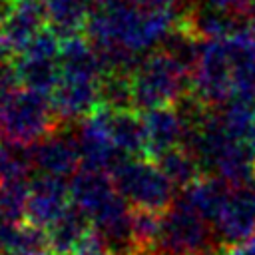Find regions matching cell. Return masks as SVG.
<instances>
[{
	"label": "cell",
	"mask_w": 255,
	"mask_h": 255,
	"mask_svg": "<svg viewBox=\"0 0 255 255\" xmlns=\"http://www.w3.org/2000/svg\"><path fill=\"white\" fill-rule=\"evenodd\" d=\"M219 245L213 225L181 195L161 213L155 255H201Z\"/></svg>",
	"instance_id": "cell-5"
},
{
	"label": "cell",
	"mask_w": 255,
	"mask_h": 255,
	"mask_svg": "<svg viewBox=\"0 0 255 255\" xmlns=\"http://www.w3.org/2000/svg\"><path fill=\"white\" fill-rule=\"evenodd\" d=\"M211 225L217 241L223 245L249 241L255 235V183L231 185V191Z\"/></svg>",
	"instance_id": "cell-8"
},
{
	"label": "cell",
	"mask_w": 255,
	"mask_h": 255,
	"mask_svg": "<svg viewBox=\"0 0 255 255\" xmlns=\"http://www.w3.org/2000/svg\"><path fill=\"white\" fill-rule=\"evenodd\" d=\"M143 8H181V0H131Z\"/></svg>",
	"instance_id": "cell-23"
},
{
	"label": "cell",
	"mask_w": 255,
	"mask_h": 255,
	"mask_svg": "<svg viewBox=\"0 0 255 255\" xmlns=\"http://www.w3.org/2000/svg\"><path fill=\"white\" fill-rule=\"evenodd\" d=\"M60 50H62V36L52 26L36 34L18 52V58L14 62L20 84L24 88L50 96L62 78Z\"/></svg>",
	"instance_id": "cell-7"
},
{
	"label": "cell",
	"mask_w": 255,
	"mask_h": 255,
	"mask_svg": "<svg viewBox=\"0 0 255 255\" xmlns=\"http://www.w3.org/2000/svg\"><path fill=\"white\" fill-rule=\"evenodd\" d=\"M92 229L90 217L78 207L70 205L66 213L52 225L48 227V235L52 241V249L56 255H70L72 249L82 241V237Z\"/></svg>",
	"instance_id": "cell-19"
},
{
	"label": "cell",
	"mask_w": 255,
	"mask_h": 255,
	"mask_svg": "<svg viewBox=\"0 0 255 255\" xmlns=\"http://www.w3.org/2000/svg\"><path fill=\"white\" fill-rule=\"evenodd\" d=\"M181 24L199 40H221L233 36L245 26V14L229 12L199 0L183 8Z\"/></svg>",
	"instance_id": "cell-13"
},
{
	"label": "cell",
	"mask_w": 255,
	"mask_h": 255,
	"mask_svg": "<svg viewBox=\"0 0 255 255\" xmlns=\"http://www.w3.org/2000/svg\"><path fill=\"white\" fill-rule=\"evenodd\" d=\"M249 243H251V245H253V247H255V235H253V237H251V239H249Z\"/></svg>",
	"instance_id": "cell-27"
},
{
	"label": "cell",
	"mask_w": 255,
	"mask_h": 255,
	"mask_svg": "<svg viewBox=\"0 0 255 255\" xmlns=\"http://www.w3.org/2000/svg\"><path fill=\"white\" fill-rule=\"evenodd\" d=\"M191 94V72L165 50H153L131 72L133 108L147 112L177 106Z\"/></svg>",
	"instance_id": "cell-2"
},
{
	"label": "cell",
	"mask_w": 255,
	"mask_h": 255,
	"mask_svg": "<svg viewBox=\"0 0 255 255\" xmlns=\"http://www.w3.org/2000/svg\"><path fill=\"white\" fill-rule=\"evenodd\" d=\"M191 96L207 108H219L233 98V58L227 38L201 40L191 70Z\"/></svg>",
	"instance_id": "cell-6"
},
{
	"label": "cell",
	"mask_w": 255,
	"mask_h": 255,
	"mask_svg": "<svg viewBox=\"0 0 255 255\" xmlns=\"http://www.w3.org/2000/svg\"><path fill=\"white\" fill-rule=\"evenodd\" d=\"M118 191L131 207L163 213L175 199V185L147 155L124 157L110 171Z\"/></svg>",
	"instance_id": "cell-4"
},
{
	"label": "cell",
	"mask_w": 255,
	"mask_h": 255,
	"mask_svg": "<svg viewBox=\"0 0 255 255\" xmlns=\"http://www.w3.org/2000/svg\"><path fill=\"white\" fill-rule=\"evenodd\" d=\"M12 54H14V50H12V46L8 44L6 36H4L2 30H0V62H8Z\"/></svg>",
	"instance_id": "cell-25"
},
{
	"label": "cell",
	"mask_w": 255,
	"mask_h": 255,
	"mask_svg": "<svg viewBox=\"0 0 255 255\" xmlns=\"http://www.w3.org/2000/svg\"><path fill=\"white\" fill-rule=\"evenodd\" d=\"M104 255H114V253H112V251H108V253H104Z\"/></svg>",
	"instance_id": "cell-29"
},
{
	"label": "cell",
	"mask_w": 255,
	"mask_h": 255,
	"mask_svg": "<svg viewBox=\"0 0 255 255\" xmlns=\"http://www.w3.org/2000/svg\"><path fill=\"white\" fill-rule=\"evenodd\" d=\"M32 161L38 173L68 177L76 173L82 157H80L78 141L72 135L62 133L58 129L46 135L44 139L32 143Z\"/></svg>",
	"instance_id": "cell-12"
},
{
	"label": "cell",
	"mask_w": 255,
	"mask_h": 255,
	"mask_svg": "<svg viewBox=\"0 0 255 255\" xmlns=\"http://www.w3.org/2000/svg\"><path fill=\"white\" fill-rule=\"evenodd\" d=\"M14 4H16V0H0V24L8 18V14L12 12Z\"/></svg>",
	"instance_id": "cell-26"
},
{
	"label": "cell",
	"mask_w": 255,
	"mask_h": 255,
	"mask_svg": "<svg viewBox=\"0 0 255 255\" xmlns=\"http://www.w3.org/2000/svg\"><path fill=\"white\" fill-rule=\"evenodd\" d=\"M155 161H157V165L161 167V171L169 177V181L177 189L187 187L199 175H203V167H201L199 159L185 145H177L173 149L163 151L161 155L155 157Z\"/></svg>",
	"instance_id": "cell-20"
},
{
	"label": "cell",
	"mask_w": 255,
	"mask_h": 255,
	"mask_svg": "<svg viewBox=\"0 0 255 255\" xmlns=\"http://www.w3.org/2000/svg\"><path fill=\"white\" fill-rule=\"evenodd\" d=\"M76 141H78L82 165L90 169H100L110 173L120 159L128 157L116 147V143L110 137L106 126V108L102 104L84 120H80Z\"/></svg>",
	"instance_id": "cell-9"
},
{
	"label": "cell",
	"mask_w": 255,
	"mask_h": 255,
	"mask_svg": "<svg viewBox=\"0 0 255 255\" xmlns=\"http://www.w3.org/2000/svg\"><path fill=\"white\" fill-rule=\"evenodd\" d=\"M229 191H231V185L227 181H223L217 175H211V173L205 175L203 173L193 183H189L187 187H183L179 195L193 209H197L203 217H207L209 221H213L215 215L219 213L221 205L225 203Z\"/></svg>",
	"instance_id": "cell-18"
},
{
	"label": "cell",
	"mask_w": 255,
	"mask_h": 255,
	"mask_svg": "<svg viewBox=\"0 0 255 255\" xmlns=\"http://www.w3.org/2000/svg\"><path fill=\"white\" fill-rule=\"evenodd\" d=\"M219 255H255V247L249 241H245L237 245H227Z\"/></svg>",
	"instance_id": "cell-24"
},
{
	"label": "cell",
	"mask_w": 255,
	"mask_h": 255,
	"mask_svg": "<svg viewBox=\"0 0 255 255\" xmlns=\"http://www.w3.org/2000/svg\"><path fill=\"white\" fill-rule=\"evenodd\" d=\"M60 126L50 96L42 92L20 86L0 100V139L32 145Z\"/></svg>",
	"instance_id": "cell-3"
},
{
	"label": "cell",
	"mask_w": 255,
	"mask_h": 255,
	"mask_svg": "<svg viewBox=\"0 0 255 255\" xmlns=\"http://www.w3.org/2000/svg\"><path fill=\"white\" fill-rule=\"evenodd\" d=\"M106 108V126L116 147L129 157L147 155V129L143 112L135 108Z\"/></svg>",
	"instance_id": "cell-15"
},
{
	"label": "cell",
	"mask_w": 255,
	"mask_h": 255,
	"mask_svg": "<svg viewBox=\"0 0 255 255\" xmlns=\"http://www.w3.org/2000/svg\"><path fill=\"white\" fill-rule=\"evenodd\" d=\"M70 193L72 203L78 205L88 217H92L118 193V187L108 171L82 167L72 175Z\"/></svg>",
	"instance_id": "cell-17"
},
{
	"label": "cell",
	"mask_w": 255,
	"mask_h": 255,
	"mask_svg": "<svg viewBox=\"0 0 255 255\" xmlns=\"http://www.w3.org/2000/svg\"><path fill=\"white\" fill-rule=\"evenodd\" d=\"M100 82L102 80L68 78V76L60 78L56 90L50 94L60 124L84 120L100 106Z\"/></svg>",
	"instance_id": "cell-11"
},
{
	"label": "cell",
	"mask_w": 255,
	"mask_h": 255,
	"mask_svg": "<svg viewBox=\"0 0 255 255\" xmlns=\"http://www.w3.org/2000/svg\"><path fill=\"white\" fill-rule=\"evenodd\" d=\"M147 129V157L155 159L167 149L183 145L187 133V120L179 106H163L143 112Z\"/></svg>",
	"instance_id": "cell-14"
},
{
	"label": "cell",
	"mask_w": 255,
	"mask_h": 255,
	"mask_svg": "<svg viewBox=\"0 0 255 255\" xmlns=\"http://www.w3.org/2000/svg\"><path fill=\"white\" fill-rule=\"evenodd\" d=\"M50 26V16L44 0H16L8 18L0 24L12 50L18 54L36 34Z\"/></svg>",
	"instance_id": "cell-16"
},
{
	"label": "cell",
	"mask_w": 255,
	"mask_h": 255,
	"mask_svg": "<svg viewBox=\"0 0 255 255\" xmlns=\"http://www.w3.org/2000/svg\"><path fill=\"white\" fill-rule=\"evenodd\" d=\"M183 8H143L131 0H98L86 22L96 48H122L147 56L181 24Z\"/></svg>",
	"instance_id": "cell-1"
},
{
	"label": "cell",
	"mask_w": 255,
	"mask_h": 255,
	"mask_svg": "<svg viewBox=\"0 0 255 255\" xmlns=\"http://www.w3.org/2000/svg\"><path fill=\"white\" fill-rule=\"evenodd\" d=\"M34 169L32 145L0 139V181L10 179H28Z\"/></svg>",
	"instance_id": "cell-21"
},
{
	"label": "cell",
	"mask_w": 255,
	"mask_h": 255,
	"mask_svg": "<svg viewBox=\"0 0 255 255\" xmlns=\"http://www.w3.org/2000/svg\"><path fill=\"white\" fill-rule=\"evenodd\" d=\"M203 2L223 8V10H229V12H237V14H245L255 4V0H203Z\"/></svg>",
	"instance_id": "cell-22"
},
{
	"label": "cell",
	"mask_w": 255,
	"mask_h": 255,
	"mask_svg": "<svg viewBox=\"0 0 255 255\" xmlns=\"http://www.w3.org/2000/svg\"><path fill=\"white\" fill-rule=\"evenodd\" d=\"M201 255H217L215 251H207V253H201Z\"/></svg>",
	"instance_id": "cell-28"
},
{
	"label": "cell",
	"mask_w": 255,
	"mask_h": 255,
	"mask_svg": "<svg viewBox=\"0 0 255 255\" xmlns=\"http://www.w3.org/2000/svg\"><path fill=\"white\" fill-rule=\"evenodd\" d=\"M72 205L70 183L64 177L36 173L28 185V203H26V221L38 227H52Z\"/></svg>",
	"instance_id": "cell-10"
}]
</instances>
